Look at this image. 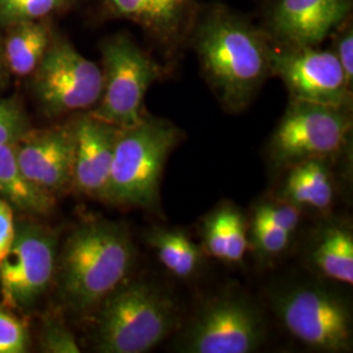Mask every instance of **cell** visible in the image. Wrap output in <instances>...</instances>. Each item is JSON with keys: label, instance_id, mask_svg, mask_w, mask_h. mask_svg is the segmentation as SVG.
Returning a JSON list of instances; mask_svg holds the SVG:
<instances>
[{"label": "cell", "instance_id": "6da1fadb", "mask_svg": "<svg viewBox=\"0 0 353 353\" xmlns=\"http://www.w3.org/2000/svg\"><path fill=\"white\" fill-rule=\"evenodd\" d=\"M191 37L203 74L221 105L232 113L248 108L271 75V45L265 34L217 7L196 17Z\"/></svg>", "mask_w": 353, "mask_h": 353}, {"label": "cell", "instance_id": "7a4b0ae2", "mask_svg": "<svg viewBox=\"0 0 353 353\" xmlns=\"http://www.w3.org/2000/svg\"><path fill=\"white\" fill-rule=\"evenodd\" d=\"M137 249L123 221L87 220L76 227L58 252L55 281L64 305L75 313L96 310L128 279Z\"/></svg>", "mask_w": 353, "mask_h": 353}, {"label": "cell", "instance_id": "3957f363", "mask_svg": "<svg viewBox=\"0 0 353 353\" xmlns=\"http://www.w3.org/2000/svg\"><path fill=\"white\" fill-rule=\"evenodd\" d=\"M178 326L168 293L143 280L123 281L96 307L93 348L101 353H145Z\"/></svg>", "mask_w": 353, "mask_h": 353}, {"label": "cell", "instance_id": "277c9868", "mask_svg": "<svg viewBox=\"0 0 353 353\" xmlns=\"http://www.w3.org/2000/svg\"><path fill=\"white\" fill-rule=\"evenodd\" d=\"M179 139L178 127L151 115H144L132 126L119 128L106 203L156 211L165 164Z\"/></svg>", "mask_w": 353, "mask_h": 353}, {"label": "cell", "instance_id": "5b68a950", "mask_svg": "<svg viewBox=\"0 0 353 353\" xmlns=\"http://www.w3.org/2000/svg\"><path fill=\"white\" fill-rule=\"evenodd\" d=\"M102 93L89 114L118 128L141 121L144 99L161 76V67L126 34H117L101 43Z\"/></svg>", "mask_w": 353, "mask_h": 353}, {"label": "cell", "instance_id": "8992f818", "mask_svg": "<svg viewBox=\"0 0 353 353\" xmlns=\"http://www.w3.org/2000/svg\"><path fill=\"white\" fill-rule=\"evenodd\" d=\"M351 128L350 109L290 99L268 143L270 160L285 169L307 160H326L344 147Z\"/></svg>", "mask_w": 353, "mask_h": 353}, {"label": "cell", "instance_id": "52a82bcc", "mask_svg": "<svg viewBox=\"0 0 353 353\" xmlns=\"http://www.w3.org/2000/svg\"><path fill=\"white\" fill-rule=\"evenodd\" d=\"M58 252V230L32 216L16 220L12 248L0 262L3 305L19 312L32 309L55 279Z\"/></svg>", "mask_w": 353, "mask_h": 353}, {"label": "cell", "instance_id": "ba28073f", "mask_svg": "<svg viewBox=\"0 0 353 353\" xmlns=\"http://www.w3.org/2000/svg\"><path fill=\"white\" fill-rule=\"evenodd\" d=\"M279 321L296 341L319 352L352 350L353 325L350 306L331 290L294 287L272 297Z\"/></svg>", "mask_w": 353, "mask_h": 353}, {"label": "cell", "instance_id": "9c48e42d", "mask_svg": "<svg viewBox=\"0 0 353 353\" xmlns=\"http://www.w3.org/2000/svg\"><path fill=\"white\" fill-rule=\"evenodd\" d=\"M33 76V92L50 117L92 110L101 97L102 71L64 38H52Z\"/></svg>", "mask_w": 353, "mask_h": 353}, {"label": "cell", "instance_id": "30bf717a", "mask_svg": "<svg viewBox=\"0 0 353 353\" xmlns=\"http://www.w3.org/2000/svg\"><path fill=\"white\" fill-rule=\"evenodd\" d=\"M265 339L259 309L245 296L227 294L205 303L182 335L178 350L188 353H252Z\"/></svg>", "mask_w": 353, "mask_h": 353}, {"label": "cell", "instance_id": "8fae6325", "mask_svg": "<svg viewBox=\"0 0 353 353\" xmlns=\"http://www.w3.org/2000/svg\"><path fill=\"white\" fill-rule=\"evenodd\" d=\"M271 75L283 80L290 99L350 109L352 87L334 51L280 45L270 52Z\"/></svg>", "mask_w": 353, "mask_h": 353}, {"label": "cell", "instance_id": "7c38bea8", "mask_svg": "<svg viewBox=\"0 0 353 353\" xmlns=\"http://www.w3.org/2000/svg\"><path fill=\"white\" fill-rule=\"evenodd\" d=\"M17 164L39 188L54 195L72 190L75 130L74 123L33 130L13 144Z\"/></svg>", "mask_w": 353, "mask_h": 353}, {"label": "cell", "instance_id": "4fadbf2b", "mask_svg": "<svg viewBox=\"0 0 353 353\" xmlns=\"http://www.w3.org/2000/svg\"><path fill=\"white\" fill-rule=\"evenodd\" d=\"M351 11V0H278L270 26L280 45L319 46Z\"/></svg>", "mask_w": 353, "mask_h": 353}, {"label": "cell", "instance_id": "5bb4252c", "mask_svg": "<svg viewBox=\"0 0 353 353\" xmlns=\"http://www.w3.org/2000/svg\"><path fill=\"white\" fill-rule=\"evenodd\" d=\"M72 123L75 130L72 190L90 199L106 202L119 128L89 113Z\"/></svg>", "mask_w": 353, "mask_h": 353}, {"label": "cell", "instance_id": "9a60e30c", "mask_svg": "<svg viewBox=\"0 0 353 353\" xmlns=\"http://www.w3.org/2000/svg\"><path fill=\"white\" fill-rule=\"evenodd\" d=\"M108 11L145 30L168 49L182 43L198 17L195 0H105Z\"/></svg>", "mask_w": 353, "mask_h": 353}, {"label": "cell", "instance_id": "2e32d148", "mask_svg": "<svg viewBox=\"0 0 353 353\" xmlns=\"http://www.w3.org/2000/svg\"><path fill=\"white\" fill-rule=\"evenodd\" d=\"M204 252L228 263H239L249 248V230L240 210L223 203L203 217Z\"/></svg>", "mask_w": 353, "mask_h": 353}, {"label": "cell", "instance_id": "e0dca14e", "mask_svg": "<svg viewBox=\"0 0 353 353\" xmlns=\"http://www.w3.org/2000/svg\"><path fill=\"white\" fill-rule=\"evenodd\" d=\"M0 199L14 211L42 217L52 214L58 196L33 183L17 164L13 144L0 145Z\"/></svg>", "mask_w": 353, "mask_h": 353}, {"label": "cell", "instance_id": "ac0fdd59", "mask_svg": "<svg viewBox=\"0 0 353 353\" xmlns=\"http://www.w3.org/2000/svg\"><path fill=\"white\" fill-rule=\"evenodd\" d=\"M3 61L19 77L30 76L50 46L52 33L46 19L26 20L7 26Z\"/></svg>", "mask_w": 353, "mask_h": 353}, {"label": "cell", "instance_id": "d6986e66", "mask_svg": "<svg viewBox=\"0 0 353 353\" xmlns=\"http://www.w3.org/2000/svg\"><path fill=\"white\" fill-rule=\"evenodd\" d=\"M281 199L303 208L326 211L334 202V183L325 159L307 160L288 168Z\"/></svg>", "mask_w": 353, "mask_h": 353}, {"label": "cell", "instance_id": "ffe728a7", "mask_svg": "<svg viewBox=\"0 0 353 353\" xmlns=\"http://www.w3.org/2000/svg\"><path fill=\"white\" fill-rule=\"evenodd\" d=\"M310 259L323 276L352 285V230L345 225L325 228L312 249Z\"/></svg>", "mask_w": 353, "mask_h": 353}, {"label": "cell", "instance_id": "44dd1931", "mask_svg": "<svg viewBox=\"0 0 353 353\" xmlns=\"http://www.w3.org/2000/svg\"><path fill=\"white\" fill-rule=\"evenodd\" d=\"M147 242L160 263L176 278H191L202 265V250L181 229L153 228L147 233Z\"/></svg>", "mask_w": 353, "mask_h": 353}, {"label": "cell", "instance_id": "7402d4cb", "mask_svg": "<svg viewBox=\"0 0 353 353\" xmlns=\"http://www.w3.org/2000/svg\"><path fill=\"white\" fill-rule=\"evenodd\" d=\"M74 3L75 0H0V26L48 19Z\"/></svg>", "mask_w": 353, "mask_h": 353}, {"label": "cell", "instance_id": "603a6c76", "mask_svg": "<svg viewBox=\"0 0 353 353\" xmlns=\"http://www.w3.org/2000/svg\"><path fill=\"white\" fill-rule=\"evenodd\" d=\"M250 240L252 248L262 259H274L285 252L290 246L292 234L271 225L265 220L252 216L250 225Z\"/></svg>", "mask_w": 353, "mask_h": 353}, {"label": "cell", "instance_id": "cb8c5ba5", "mask_svg": "<svg viewBox=\"0 0 353 353\" xmlns=\"http://www.w3.org/2000/svg\"><path fill=\"white\" fill-rule=\"evenodd\" d=\"M39 351L45 353H79L80 347L72 331L58 316H45L38 334Z\"/></svg>", "mask_w": 353, "mask_h": 353}, {"label": "cell", "instance_id": "d4e9b609", "mask_svg": "<svg viewBox=\"0 0 353 353\" xmlns=\"http://www.w3.org/2000/svg\"><path fill=\"white\" fill-rule=\"evenodd\" d=\"M30 336L23 319L8 307H0V353H26Z\"/></svg>", "mask_w": 353, "mask_h": 353}, {"label": "cell", "instance_id": "484cf974", "mask_svg": "<svg viewBox=\"0 0 353 353\" xmlns=\"http://www.w3.org/2000/svg\"><path fill=\"white\" fill-rule=\"evenodd\" d=\"M252 216H256L271 225L293 234L301 221V208L284 199H280L278 202L265 201L256 204Z\"/></svg>", "mask_w": 353, "mask_h": 353}, {"label": "cell", "instance_id": "4316f807", "mask_svg": "<svg viewBox=\"0 0 353 353\" xmlns=\"http://www.w3.org/2000/svg\"><path fill=\"white\" fill-rule=\"evenodd\" d=\"M30 128L21 105L11 99H0V145H11Z\"/></svg>", "mask_w": 353, "mask_h": 353}, {"label": "cell", "instance_id": "83f0119b", "mask_svg": "<svg viewBox=\"0 0 353 353\" xmlns=\"http://www.w3.org/2000/svg\"><path fill=\"white\" fill-rule=\"evenodd\" d=\"M16 236V219L11 204L0 199V262L12 248Z\"/></svg>", "mask_w": 353, "mask_h": 353}, {"label": "cell", "instance_id": "f1b7e54d", "mask_svg": "<svg viewBox=\"0 0 353 353\" xmlns=\"http://www.w3.org/2000/svg\"><path fill=\"white\" fill-rule=\"evenodd\" d=\"M334 54L336 55L341 68L344 71L348 84L353 83V33L351 28H345L335 42Z\"/></svg>", "mask_w": 353, "mask_h": 353}, {"label": "cell", "instance_id": "f546056e", "mask_svg": "<svg viewBox=\"0 0 353 353\" xmlns=\"http://www.w3.org/2000/svg\"><path fill=\"white\" fill-rule=\"evenodd\" d=\"M4 67H6L4 61H3V59H0V80H1V79H3V76H4Z\"/></svg>", "mask_w": 353, "mask_h": 353}]
</instances>
